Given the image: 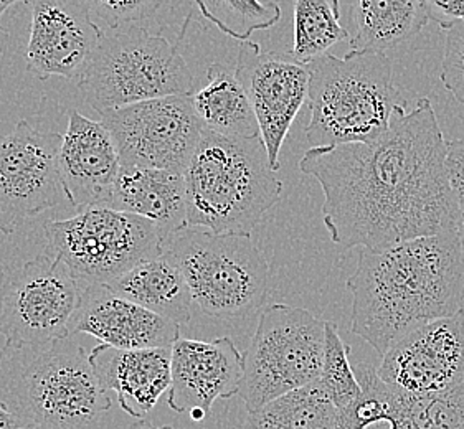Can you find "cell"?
I'll return each mask as SVG.
<instances>
[{
    "mask_svg": "<svg viewBox=\"0 0 464 429\" xmlns=\"http://www.w3.org/2000/svg\"><path fill=\"white\" fill-rule=\"evenodd\" d=\"M170 374L169 408L202 421L217 400L240 395L243 354L230 337L210 342L179 337L172 346Z\"/></svg>",
    "mask_w": 464,
    "mask_h": 429,
    "instance_id": "16",
    "label": "cell"
},
{
    "mask_svg": "<svg viewBox=\"0 0 464 429\" xmlns=\"http://www.w3.org/2000/svg\"><path fill=\"white\" fill-rule=\"evenodd\" d=\"M88 9L108 28L124 27L148 20L158 12L162 0H83Z\"/></svg>",
    "mask_w": 464,
    "mask_h": 429,
    "instance_id": "30",
    "label": "cell"
},
{
    "mask_svg": "<svg viewBox=\"0 0 464 429\" xmlns=\"http://www.w3.org/2000/svg\"><path fill=\"white\" fill-rule=\"evenodd\" d=\"M325 322L306 309L271 304L261 312L243 354L240 396L246 410L316 382L323 368Z\"/></svg>",
    "mask_w": 464,
    "mask_h": 429,
    "instance_id": "9",
    "label": "cell"
},
{
    "mask_svg": "<svg viewBox=\"0 0 464 429\" xmlns=\"http://www.w3.org/2000/svg\"><path fill=\"white\" fill-rule=\"evenodd\" d=\"M377 374L405 396L443 392L464 382V309L401 337L382 355Z\"/></svg>",
    "mask_w": 464,
    "mask_h": 429,
    "instance_id": "14",
    "label": "cell"
},
{
    "mask_svg": "<svg viewBox=\"0 0 464 429\" xmlns=\"http://www.w3.org/2000/svg\"><path fill=\"white\" fill-rule=\"evenodd\" d=\"M22 424L19 416L5 403L0 402V429H20Z\"/></svg>",
    "mask_w": 464,
    "mask_h": 429,
    "instance_id": "34",
    "label": "cell"
},
{
    "mask_svg": "<svg viewBox=\"0 0 464 429\" xmlns=\"http://www.w3.org/2000/svg\"><path fill=\"white\" fill-rule=\"evenodd\" d=\"M235 73L256 116L271 168L278 172L279 152L297 112L307 103L309 65L289 52H263L258 43L246 40L240 43Z\"/></svg>",
    "mask_w": 464,
    "mask_h": 429,
    "instance_id": "13",
    "label": "cell"
},
{
    "mask_svg": "<svg viewBox=\"0 0 464 429\" xmlns=\"http://www.w3.org/2000/svg\"><path fill=\"white\" fill-rule=\"evenodd\" d=\"M446 32L440 80L456 101L464 106V22Z\"/></svg>",
    "mask_w": 464,
    "mask_h": 429,
    "instance_id": "31",
    "label": "cell"
},
{
    "mask_svg": "<svg viewBox=\"0 0 464 429\" xmlns=\"http://www.w3.org/2000/svg\"><path fill=\"white\" fill-rule=\"evenodd\" d=\"M130 429H176L172 426H159V424H152V423H138L134 426H130Z\"/></svg>",
    "mask_w": 464,
    "mask_h": 429,
    "instance_id": "36",
    "label": "cell"
},
{
    "mask_svg": "<svg viewBox=\"0 0 464 429\" xmlns=\"http://www.w3.org/2000/svg\"><path fill=\"white\" fill-rule=\"evenodd\" d=\"M15 4H28V0H0V32L5 33L7 30L2 27V15L7 12V10L15 5Z\"/></svg>",
    "mask_w": 464,
    "mask_h": 429,
    "instance_id": "35",
    "label": "cell"
},
{
    "mask_svg": "<svg viewBox=\"0 0 464 429\" xmlns=\"http://www.w3.org/2000/svg\"><path fill=\"white\" fill-rule=\"evenodd\" d=\"M446 167L459 214V226H464V139L448 140Z\"/></svg>",
    "mask_w": 464,
    "mask_h": 429,
    "instance_id": "32",
    "label": "cell"
},
{
    "mask_svg": "<svg viewBox=\"0 0 464 429\" xmlns=\"http://www.w3.org/2000/svg\"><path fill=\"white\" fill-rule=\"evenodd\" d=\"M459 236H461V243H463V250H464V226H459Z\"/></svg>",
    "mask_w": 464,
    "mask_h": 429,
    "instance_id": "38",
    "label": "cell"
},
{
    "mask_svg": "<svg viewBox=\"0 0 464 429\" xmlns=\"http://www.w3.org/2000/svg\"><path fill=\"white\" fill-rule=\"evenodd\" d=\"M116 294L170 319L179 326L192 318L194 299L177 262L162 252L138 262L108 284Z\"/></svg>",
    "mask_w": 464,
    "mask_h": 429,
    "instance_id": "21",
    "label": "cell"
},
{
    "mask_svg": "<svg viewBox=\"0 0 464 429\" xmlns=\"http://www.w3.org/2000/svg\"><path fill=\"white\" fill-rule=\"evenodd\" d=\"M428 19L445 30L464 22V0H423Z\"/></svg>",
    "mask_w": 464,
    "mask_h": 429,
    "instance_id": "33",
    "label": "cell"
},
{
    "mask_svg": "<svg viewBox=\"0 0 464 429\" xmlns=\"http://www.w3.org/2000/svg\"><path fill=\"white\" fill-rule=\"evenodd\" d=\"M20 429H45L42 428V426H38V424H34V423H24Z\"/></svg>",
    "mask_w": 464,
    "mask_h": 429,
    "instance_id": "37",
    "label": "cell"
},
{
    "mask_svg": "<svg viewBox=\"0 0 464 429\" xmlns=\"http://www.w3.org/2000/svg\"><path fill=\"white\" fill-rule=\"evenodd\" d=\"M106 206L146 218L168 238L187 226L186 177L164 168L121 166Z\"/></svg>",
    "mask_w": 464,
    "mask_h": 429,
    "instance_id": "20",
    "label": "cell"
},
{
    "mask_svg": "<svg viewBox=\"0 0 464 429\" xmlns=\"http://www.w3.org/2000/svg\"><path fill=\"white\" fill-rule=\"evenodd\" d=\"M353 35L341 24L339 0H296L295 2V38L291 55L309 63L323 56Z\"/></svg>",
    "mask_w": 464,
    "mask_h": 429,
    "instance_id": "26",
    "label": "cell"
},
{
    "mask_svg": "<svg viewBox=\"0 0 464 429\" xmlns=\"http://www.w3.org/2000/svg\"><path fill=\"white\" fill-rule=\"evenodd\" d=\"M66 200L78 210L108 205L121 168L111 132L76 110H68V128L58 152Z\"/></svg>",
    "mask_w": 464,
    "mask_h": 429,
    "instance_id": "17",
    "label": "cell"
},
{
    "mask_svg": "<svg viewBox=\"0 0 464 429\" xmlns=\"http://www.w3.org/2000/svg\"><path fill=\"white\" fill-rule=\"evenodd\" d=\"M448 140L428 98L399 106L372 142L309 148L299 168L324 192L323 220L335 244L382 250L459 230L450 184Z\"/></svg>",
    "mask_w": 464,
    "mask_h": 429,
    "instance_id": "1",
    "label": "cell"
},
{
    "mask_svg": "<svg viewBox=\"0 0 464 429\" xmlns=\"http://www.w3.org/2000/svg\"><path fill=\"white\" fill-rule=\"evenodd\" d=\"M63 136L40 132L25 119L0 136V232L12 234L28 218L65 196L58 152Z\"/></svg>",
    "mask_w": 464,
    "mask_h": 429,
    "instance_id": "12",
    "label": "cell"
},
{
    "mask_svg": "<svg viewBox=\"0 0 464 429\" xmlns=\"http://www.w3.org/2000/svg\"><path fill=\"white\" fill-rule=\"evenodd\" d=\"M83 286L62 258L45 252L20 268L0 299L5 346L40 347L70 337Z\"/></svg>",
    "mask_w": 464,
    "mask_h": 429,
    "instance_id": "10",
    "label": "cell"
},
{
    "mask_svg": "<svg viewBox=\"0 0 464 429\" xmlns=\"http://www.w3.org/2000/svg\"><path fill=\"white\" fill-rule=\"evenodd\" d=\"M88 334L116 348L172 347L180 326L130 299L116 294L108 284L83 286L70 336Z\"/></svg>",
    "mask_w": 464,
    "mask_h": 429,
    "instance_id": "18",
    "label": "cell"
},
{
    "mask_svg": "<svg viewBox=\"0 0 464 429\" xmlns=\"http://www.w3.org/2000/svg\"><path fill=\"white\" fill-rule=\"evenodd\" d=\"M400 400L418 429H464V382L431 395H400Z\"/></svg>",
    "mask_w": 464,
    "mask_h": 429,
    "instance_id": "29",
    "label": "cell"
},
{
    "mask_svg": "<svg viewBox=\"0 0 464 429\" xmlns=\"http://www.w3.org/2000/svg\"><path fill=\"white\" fill-rule=\"evenodd\" d=\"M187 226L214 234H251L278 204L283 182L260 138L204 129L186 172Z\"/></svg>",
    "mask_w": 464,
    "mask_h": 429,
    "instance_id": "4",
    "label": "cell"
},
{
    "mask_svg": "<svg viewBox=\"0 0 464 429\" xmlns=\"http://www.w3.org/2000/svg\"><path fill=\"white\" fill-rule=\"evenodd\" d=\"M74 336L40 347L0 350V402L45 429H90L111 410L90 355Z\"/></svg>",
    "mask_w": 464,
    "mask_h": 429,
    "instance_id": "3",
    "label": "cell"
},
{
    "mask_svg": "<svg viewBox=\"0 0 464 429\" xmlns=\"http://www.w3.org/2000/svg\"><path fill=\"white\" fill-rule=\"evenodd\" d=\"M192 101L205 129L228 138H260V126L250 100L230 66H208L207 84L192 93Z\"/></svg>",
    "mask_w": 464,
    "mask_h": 429,
    "instance_id": "22",
    "label": "cell"
},
{
    "mask_svg": "<svg viewBox=\"0 0 464 429\" xmlns=\"http://www.w3.org/2000/svg\"><path fill=\"white\" fill-rule=\"evenodd\" d=\"M192 15L187 17L176 43L146 28H110L102 32L83 75L76 81L84 101L100 112L172 94L194 93V76L179 45Z\"/></svg>",
    "mask_w": 464,
    "mask_h": 429,
    "instance_id": "7",
    "label": "cell"
},
{
    "mask_svg": "<svg viewBox=\"0 0 464 429\" xmlns=\"http://www.w3.org/2000/svg\"><path fill=\"white\" fill-rule=\"evenodd\" d=\"M353 50L382 53L409 42L430 20L423 0H353Z\"/></svg>",
    "mask_w": 464,
    "mask_h": 429,
    "instance_id": "23",
    "label": "cell"
},
{
    "mask_svg": "<svg viewBox=\"0 0 464 429\" xmlns=\"http://www.w3.org/2000/svg\"><path fill=\"white\" fill-rule=\"evenodd\" d=\"M353 334L383 355L401 337L464 309L459 232L420 236L382 250L362 248L347 280Z\"/></svg>",
    "mask_w": 464,
    "mask_h": 429,
    "instance_id": "2",
    "label": "cell"
},
{
    "mask_svg": "<svg viewBox=\"0 0 464 429\" xmlns=\"http://www.w3.org/2000/svg\"><path fill=\"white\" fill-rule=\"evenodd\" d=\"M47 248L82 286L110 284L138 262L162 253L166 236L138 214L90 206L65 220H48Z\"/></svg>",
    "mask_w": 464,
    "mask_h": 429,
    "instance_id": "8",
    "label": "cell"
},
{
    "mask_svg": "<svg viewBox=\"0 0 464 429\" xmlns=\"http://www.w3.org/2000/svg\"><path fill=\"white\" fill-rule=\"evenodd\" d=\"M349 357L351 347L343 342L337 326L334 322H325L323 368L317 380L337 410L347 408L362 395V386Z\"/></svg>",
    "mask_w": 464,
    "mask_h": 429,
    "instance_id": "28",
    "label": "cell"
},
{
    "mask_svg": "<svg viewBox=\"0 0 464 429\" xmlns=\"http://www.w3.org/2000/svg\"><path fill=\"white\" fill-rule=\"evenodd\" d=\"M0 56H2V53H0Z\"/></svg>",
    "mask_w": 464,
    "mask_h": 429,
    "instance_id": "39",
    "label": "cell"
},
{
    "mask_svg": "<svg viewBox=\"0 0 464 429\" xmlns=\"http://www.w3.org/2000/svg\"><path fill=\"white\" fill-rule=\"evenodd\" d=\"M90 358L102 388L116 393L121 410L132 418H144L170 390L172 347L128 350L102 344Z\"/></svg>",
    "mask_w": 464,
    "mask_h": 429,
    "instance_id": "19",
    "label": "cell"
},
{
    "mask_svg": "<svg viewBox=\"0 0 464 429\" xmlns=\"http://www.w3.org/2000/svg\"><path fill=\"white\" fill-rule=\"evenodd\" d=\"M355 375L362 395L339 410L335 429H400L403 408L399 393L392 390L371 365H357Z\"/></svg>",
    "mask_w": 464,
    "mask_h": 429,
    "instance_id": "25",
    "label": "cell"
},
{
    "mask_svg": "<svg viewBox=\"0 0 464 429\" xmlns=\"http://www.w3.org/2000/svg\"><path fill=\"white\" fill-rule=\"evenodd\" d=\"M32 22L25 48L30 75L78 81L100 45L102 30L83 0H28Z\"/></svg>",
    "mask_w": 464,
    "mask_h": 429,
    "instance_id": "15",
    "label": "cell"
},
{
    "mask_svg": "<svg viewBox=\"0 0 464 429\" xmlns=\"http://www.w3.org/2000/svg\"><path fill=\"white\" fill-rule=\"evenodd\" d=\"M162 252L177 262L194 304L210 318H250L268 298L269 262L251 234L186 226L169 234Z\"/></svg>",
    "mask_w": 464,
    "mask_h": 429,
    "instance_id": "6",
    "label": "cell"
},
{
    "mask_svg": "<svg viewBox=\"0 0 464 429\" xmlns=\"http://www.w3.org/2000/svg\"><path fill=\"white\" fill-rule=\"evenodd\" d=\"M337 415L316 380L248 411L242 429H335Z\"/></svg>",
    "mask_w": 464,
    "mask_h": 429,
    "instance_id": "24",
    "label": "cell"
},
{
    "mask_svg": "<svg viewBox=\"0 0 464 429\" xmlns=\"http://www.w3.org/2000/svg\"><path fill=\"white\" fill-rule=\"evenodd\" d=\"M111 132L121 166L186 172L204 122L197 116L192 94H172L100 112Z\"/></svg>",
    "mask_w": 464,
    "mask_h": 429,
    "instance_id": "11",
    "label": "cell"
},
{
    "mask_svg": "<svg viewBox=\"0 0 464 429\" xmlns=\"http://www.w3.org/2000/svg\"><path fill=\"white\" fill-rule=\"evenodd\" d=\"M311 148L372 142L391 128L392 116L407 100L393 81L389 56L373 50H353L337 58L325 53L309 63Z\"/></svg>",
    "mask_w": 464,
    "mask_h": 429,
    "instance_id": "5",
    "label": "cell"
},
{
    "mask_svg": "<svg viewBox=\"0 0 464 429\" xmlns=\"http://www.w3.org/2000/svg\"><path fill=\"white\" fill-rule=\"evenodd\" d=\"M196 5L204 19L240 43L250 40L255 32L273 27L281 19V7L276 2L196 0Z\"/></svg>",
    "mask_w": 464,
    "mask_h": 429,
    "instance_id": "27",
    "label": "cell"
}]
</instances>
